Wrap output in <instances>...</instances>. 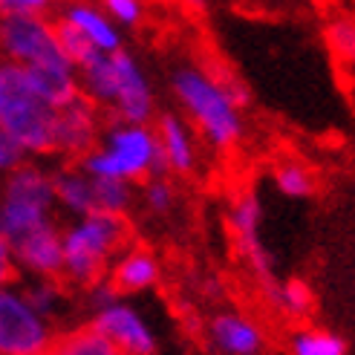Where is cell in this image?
I'll return each instance as SVG.
<instances>
[{"label":"cell","instance_id":"2e32d148","mask_svg":"<svg viewBox=\"0 0 355 355\" xmlns=\"http://www.w3.org/2000/svg\"><path fill=\"white\" fill-rule=\"evenodd\" d=\"M107 283L121 297H139L153 292L162 283V260L150 245L130 243L121 248V254L113 260Z\"/></svg>","mask_w":355,"mask_h":355},{"label":"cell","instance_id":"7a4b0ae2","mask_svg":"<svg viewBox=\"0 0 355 355\" xmlns=\"http://www.w3.org/2000/svg\"><path fill=\"white\" fill-rule=\"evenodd\" d=\"M81 96L101 110L104 119L153 124L159 116L156 87L141 61L128 49L110 55H93L78 67Z\"/></svg>","mask_w":355,"mask_h":355},{"label":"cell","instance_id":"d6986e66","mask_svg":"<svg viewBox=\"0 0 355 355\" xmlns=\"http://www.w3.org/2000/svg\"><path fill=\"white\" fill-rule=\"evenodd\" d=\"M269 180L275 193H280L283 200H309L318 191L315 171L306 162H300V159H280V162H275Z\"/></svg>","mask_w":355,"mask_h":355},{"label":"cell","instance_id":"9a60e30c","mask_svg":"<svg viewBox=\"0 0 355 355\" xmlns=\"http://www.w3.org/2000/svg\"><path fill=\"white\" fill-rule=\"evenodd\" d=\"M225 220H228V228L240 245L243 257L254 266V272L269 280V254L263 248V240H260V225H263V202L254 191H240L234 193V200L228 202V211H225Z\"/></svg>","mask_w":355,"mask_h":355},{"label":"cell","instance_id":"603a6c76","mask_svg":"<svg viewBox=\"0 0 355 355\" xmlns=\"http://www.w3.org/2000/svg\"><path fill=\"white\" fill-rule=\"evenodd\" d=\"M266 297L269 304L280 312L292 318V321H306L312 315V306H315V297H312V289L309 283L304 280H277V283H266Z\"/></svg>","mask_w":355,"mask_h":355},{"label":"cell","instance_id":"e0dca14e","mask_svg":"<svg viewBox=\"0 0 355 355\" xmlns=\"http://www.w3.org/2000/svg\"><path fill=\"white\" fill-rule=\"evenodd\" d=\"M21 286L44 321H49L58 332L69 324H76V312L81 309L78 292H73L61 277H44V280H21Z\"/></svg>","mask_w":355,"mask_h":355},{"label":"cell","instance_id":"277c9868","mask_svg":"<svg viewBox=\"0 0 355 355\" xmlns=\"http://www.w3.org/2000/svg\"><path fill=\"white\" fill-rule=\"evenodd\" d=\"M78 168L98 180H116L128 185H141L162 171L159 141L153 124L133 121H104V130L90 153L78 159Z\"/></svg>","mask_w":355,"mask_h":355},{"label":"cell","instance_id":"7c38bea8","mask_svg":"<svg viewBox=\"0 0 355 355\" xmlns=\"http://www.w3.org/2000/svg\"><path fill=\"white\" fill-rule=\"evenodd\" d=\"M153 130L159 141V156H162V171L173 180H191L197 176L205 159V145L200 141L197 130L176 113H159L153 119Z\"/></svg>","mask_w":355,"mask_h":355},{"label":"cell","instance_id":"cb8c5ba5","mask_svg":"<svg viewBox=\"0 0 355 355\" xmlns=\"http://www.w3.org/2000/svg\"><path fill=\"white\" fill-rule=\"evenodd\" d=\"M133 208H136V185L116 182V180H98L96 176V214L130 217Z\"/></svg>","mask_w":355,"mask_h":355},{"label":"cell","instance_id":"5bb4252c","mask_svg":"<svg viewBox=\"0 0 355 355\" xmlns=\"http://www.w3.org/2000/svg\"><path fill=\"white\" fill-rule=\"evenodd\" d=\"M17 277L21 280H44L61 277L64 269V245H61V223H52L38 228L26 237H17L12 243Z\"/></svg>","mask_w":355,"mask_h":355},{"label":"cell","instance_id":"4dcf8cb0","mask_svg":"<svg viewBox=\"0 0 355 355\" xmlns=\"http://www.w3.org/2000/svg\"><path fill=\"white\" fill-rule=\"evenodd\" d=\"M0 76H3V64H0Z\"/></svg>","mask_w":355,"mask_h":355},{"label":"cell","instance_id":"83f0119b","mask_svg":"<svg viewBox=\"0 0 355 355\" xmlns=\"http://www.w3.org/2000/svg\"><path fill=\"white\" fill-rule=\"evenodd\" d=\"M58 0H0V15H52Z\"/></svg>","mask_w":355,"mask_h":355},{"label":"cell","instance_id":"484cf974","mask_svg":"<svg viewBox=\"0 0 355 355\" xmlns=\"http://www.w3.org/2000/svg\"><path fill=\"white\" fill-rule=\"evenodd\" d=\"M98 6L104 9V15H107L121 32L141 26L145 17H148L145 0H98Z\"/></svg>","mask_w":355,"mask_h":355},{"label":"cell","instance_id":"d4e9b609","mask_svg":"<svg viewBox=\"0 0 355 355\" xmlns=\"http://www.w3.org/2000/svg\"><path fill=\"white\" fill-rule=\"evenodd\" d=\"M327 44L341 64L355 67V17H335L327 26Z\"/></svg>","mask_w":355,"mask_h":355},{"label":"cell","instance_id":"44dd1931","mask_svg":"<svg viewBox=\"0 0 355 355\" xmlns=\"http://www.w3.org/2000/svg\"><path fill=\"white\" fill-rule=\"evenodd\" d=\"M49 355H116V349L90 321H76L58 332Z\"/></svg>","mask_w":355,"mask_h":355},{"label":"cell","instance_id":"5b68a950","mask_svg":"<svg viewBox=\"0 0 355 355\" xmlns=\"http://www.w3.org/2000/svg\"><path fill=\"white\" fill-rule=\"evenodd\" d=\"M78 304L104 338L110 341L116 355H159L162 335H159L150 315L133 297H121L107 280L78 292Z\"/></svg>","mask_w":355,"mask_h":355},{"label":"cell","instance_id":"ffe728a7","mask_svg":"<svg viewBox=\"0 0 355 355\" xmlns=\"http://www.w3.org/2000/svg\"><path fill=\"white\" fill-rule=\"evenodd\" d=\"M286 355H347V341L327 327L297 324L286 338Z\"/></svg>","mask_w":355,"mask_h":355},{"label":"cell","instance_id":"8fae6325","mask_svg":"<svg viewBox=\"0 0 355 355\" xmlns=\"http://www.w3.org/2000/svg\"><path fill=\"white\" fill-rule=\"evenodd\" d=\"M104 130V116L84 96H76L55 107L52 124V159L55 162H78L90 153Z\"/></svg>","mask_w":355,"mask_h":355},{"label":"cell","instance_id":"4316f807","mask_svg":"<svg viewBox=\"0 0 355 355\" xmlns=\"http://www.w3.org/2000/svg\"><path fill=\"white\" fill-rule=\"evenodd\" d=\"M26 162H29L26 150L17 145V141L6 130H0V180L9 176V173H15L17 168H24Z\"/></svg>","mask_w":355,"mask_h":355},{"label":"cell","instance_id":"6da1fadb","mask_svg":"<svg viewBox=\"0 0 355 355\" xmlns=\"http://www.w3.org/2000/svg\"><path fill=\"white\" fill-rule=\"evenodd\" d=\"M171 96L180 113L211 153H232L245 139V96L225 76L202 64L182 61L171 69Z\"/></svg>","mask_w":355,"mask_h":355},{"label":"cell","instance_id":"ba28073f","mask_svg":"<svg viewBox=\"0 0 355 355\" xmlns=\"http://www.w3.org/2000/svg\"><path fill=\"white\" fill-rule=\"evenodd\" d=\"M64 55L76 69L93 55H110L124 46V32L110 21L98 0H58L52 9Z\"/></svg>","mask_w":355,"mask_h":355},{"label":"cell","instance_id":"ac0fdd59","mask_svg":"<svg viewBox=\"0 0 355 355\" xmlns=\"http://www.w3.org/2000/svg\"><path fill=\"white\" fill-rule=\"evenodd\" d=\"M55 176V202L58 217L76 220L84 214H96V176L78 168V162H58L52 168Z\"/></svg>","mask_w":355,"mask_h":355},{"label":"cell","instance_id":"4fadbf2b","mask_svg":"<svg viewBox=\"0 0 355 355\" xmlns=\"http://www.w3.org/2000/svg\"><path fill=\"white\" fill-rule=\"evenodd\" d=\"M205 341L214 355H266L269 335L254 315L243 309H217L205 321Z\"/></svg>","mask_w":355,"mask_h":355},{"label":"cell","instance_id":"3957f363","mask_svg":"<svg viewBox=\"0 0 355 355\" xmlns=\"http://www.w3.org/2000/svg\"><path fill=\"white\" fill-rule=\"evenodd\" d=\"M130 220L116 214H84L61 223L64 269L61 280L73 292H84L96 283L107 280L113 260L128 248Z\"/></svg>","mask_w":355,"mask_h":355},{"label":"cell","instance_id":"7402d4cb","mask_svg":"<svg viewBox=\"0 0 355 355\" xmlns=\"http://www.w3.org/2000/svg\"><path fill=\"white\" fill-rule=\"evenodd\" d=\"M136 205L153 220L171 217L176 205H180V191H176L173 176L168 173H153L150 180L136 185Z\"/></svg>","mask_w":355,"mask_h":355},{"label":"cell","instance_id":"30bf717a","mask_svg":"<svg viewBox=\"0 0 355 355\" xmlns=\"http://www.w3.org/2000/svg\"><path fill=\"white\" fill-rule=\"evenodd\" d=\"M58 329L35 312L17 283L0 286V355H49Z\"/></svg>","mask_w":355,"mask_h":355},{"label":"cell","instance_id":"f546056e","mask_svg":"<svg viewBox=\"0 0 355 355\" xmlns=\"http://www.w3.org/2000/svg\"><path fill=\"white\" fill-rule=\"evenodd\" d=\"M182 3H185V6H193V9H197V6H205V0H182Z\"/></svg>","mask_w":355,"mask_h":355},{"label":"cell","instance_id":"f1b7e54d","mask_svg":"<svg viewBox=\"0 0 355 355\" xmlns=\"http://www.w3.org/2000/svg\"><path fill=\"white\" fill-rule=\"evenodd\" d=\"M17 263H15V252H12V243L9 237L0 232V286L6 283H17Z\"/></svg>","mask_w":355,"mask_h":355},{"label":"cell","instance_id":"9c48e42d","mask_svg":"<svg viewBox=\"0 0 355 355\" xmlns=\"http://www.w3.org/2000/svg\"><path fill=\"white\" fill-rule=\"evenodd\" d=\"M52 15H0V64L15 69H49L67 64ZM73 64V61H69Z\"/></svg>","mask_w":355,"mask_h":355},{"label":"cell","instance_id":"8992f818","mask_svg":"<svg viewBox=\"0 0 355 355\" xmlns=\"http://www.w3.org/2000/svg\"><path fill=\"white\" fill-rule=\"evenodd\" d=\"M61 223L52 165L29 162L0 180V232L15 243L38 228Z\"/></svg>","mask_w":355,"mask_h":355},{"label":"cell","instance_id":"52a82bcc","mask_svg":"<svg viewBox=\"0 0 355 355\" xmlns=\"http://www.w3.org/2000/svg\"><path fill=\"white\" fill-rule=\"evenodd\" d=\"M55 104L44 101L29 87L21 69L3 67L0 76V130H6L35 162L52 159Z\"/></svg>","mask_w":355,"mask_h":355}]
</instances>
